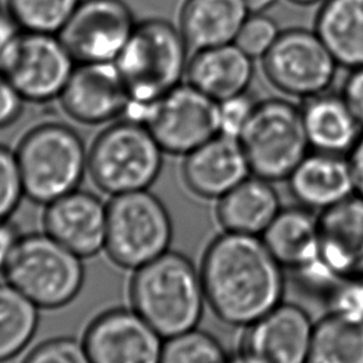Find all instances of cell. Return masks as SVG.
Instances as JSON below:
<instances>
[{
	"mask_svg": "<svg viewBox=\"0 0 363 363\" xmlns=\"http://www.w3.org/2000/svg\"><path fill=\"white\" fill-rule=\"evenodd\" d=\"M284 270L262 238L224 232L203 257L207 303L223 323L247 328L283 303Z\"/></svg>",
	"mask_w": 363,
	"mask_h": 363,
	"instance_id": "1",
	"label": "cell"
},
{
	"mask_svg": "<svg viewBox=\"0 0 363 363\" xmlns=\"http://www.w3.org/2000/svg\"><path fill=\"white\" fill-rule=\"evenodd\" d=\"M189 50L179 28L171 21L153 18L137 23L115 60L130 97L126 118L142 122L148 107L183 84Z\"/></svg>",
	"mask_w": 363,
	"mask_h": 363,
	"instance_id": "2",
	"label": "cell"
},
{
	"mask_svg": "<svg viewBox=\"0 0 363 363\" xmlns=\"http://www.w3.org/2000/svg\"><path fill=\"white\" fill-rule=\"evenodd\" d=\"M128 293L132 308L164 340L197 328L207 303L201 270L171 250L133 270Z\"/></svg>",
	"mask_w": 363,
	"mask_h": 363,
	"instance_id": "3",
	"label": "cell"
},
{
	"mask_svg": "<svg viewBox=\"0 0 363 363\" xmlns=\"http://www.w3.org/2000/svg\"><path fill=\"white\" fill-rule=\"evenodd\" d=\"M16 157L26 197L44 206L79 189L89 171V152L80 135L57 122L28 132Z\"/></svg>",
	"mask_w": 363,
	"mask_h": 363,
	"instance_id": "4",
	"label": "cell"
},
{
	"mask_svg": "<svg viewBox=\"0 0 363 363\" xmlns=\"http://www.w3.org/2000/svg\"><path fill=\"white\" fill-rule=\"evenodd\" d=\"M82 260L45 232L30 233L21 235L3 274L38 308L56 310L80 294L85 283Z\"/></svg>",
	"mask_w": 363,
	"mask_h": 363,
	"instance_id": "5",
	"label": "cell"
},
{
	"mask_svg": "<svg viewBox=\"0 0 363 363\" xmlns=\"http://www.w3.org/2000/svg\"><path fill=\"white\" fill-rule=\"evenodd\" d=\"M161 146L142 122L126 118L102 131L89 151V172L102 192L145 191L161 174Z\"/></svg>",
	"mask_w": 363,
	"mask_h": 363,
	"instance_id": "6",
	"label": "cell"
},
{
	"mask_svg": "<svg viewBox=\"0 0 363 363\" xmlns=\"http://www.w3.org/2000/svg\"><path fill=\"white\" fill-rule=\"evenodd\" d=\"M171 214L148 189L113 196L107 203L105 252L113 264L136 270L168 252Z\"/></svg>",
	"mask_w": 363,
	"mask_h": 363,
	"instance_id": "7",
	"label": "cell"
},
{
	"mask_svg": "<svg viewBox=\"0 0 363 363\" xmlns=\"http://www.w3.org/2000/svg\"><path fill=\"white\" fill-rule=\"evenodd\" d=\"M254 176L272 182L289 176L310 152L301 107L286 99L257 102L238 138Z\"/></svg>",
	"mask_w": 363,
	"mask_h": 363,
	"instance_id": "8",
	"label": "cell"
},
{
	"mask_svg": "<svg viewBox=\"0 0 363 363\" xmlns=\"http://www.w3.org/2000/svg\"><path fill=\"white\" fill-rule=\"evenodd\" d=\"M296 275L321 296L338 280L363 278V197L354 193L320 212L318 262Z\"/></svg>",
	"mask_w": 363,
	"mask_h": 363,
	"instance_id": "9",
	"label": "cell"
},
{
	"mask_svg": "<svg viewBox=\"0 0 363 363\" xmlns=\"http://www.w3.org/2000/svg\"><path fill=\"white\" fill-rule=\"evenodd\" d=\"M262 61L275 89L303 101L330 91L340 67L318 33L303 28L281 31Z\"/></svg>",
	"mask_w": 363,
	"mask_h": 363,
	"instance_id": "10",
	"label": "cell"
},
{
	"mask_svg": "<svg viewBox=\"0 0 363 363\" xmlns=\"http://www.w3.org/2000/svg\"><path fill=\"white\" fill-rule=\"evenodd\" d=\"M76 64L57 34L21 30L6 51L0 74L26 101L48 102L60 97Z\"/></svg>",
	"mask_w": 363,
	"mask_h": 363,
	"instance_id": "11",
	"label": "cell"
},
{
	"mask_svg": "<svg viewBox=\"0 0 363 363\" xmlns=\"http://www.w3.org/2000/svg\"><path fill=\"white\" fill-rule=\"evenodd\" d=\"M142 123L164 153L184 157L219 135L218 102L186 81L148 107Z\"/></svg>",
	"mask_w": 363,
	"mask_h": 363,
	"instance_id": "12",
	"label": "cell"
},
{
	"mask_svg": "<svg viewBox=\"0 0 363 363\" xmlns=\"http://www.w3.org/2000/svg\"><path fill=\"white\" fill-rule=\"evenodd\" d=\"M136 26L123 0H81L57 35L77 64L115 62Z\"/></svg>",
	"mask_w": 363,
	"mask_h": 363,
	"instance_id": "13",
	"label": "cell"
},
{
	"mask_svg": "<svg viewBox=\"0 0 363 363\" xmlns=\"http://www.w3.org/2000/svg\"><path fill=\"white\" fill-rule=\"evenodd\" d=\"M91 363H161L164 338L133 308L106 310L86 328Z\"/></svg>",
	"mask_w": 363,
	"mask_h": 363,
	"instance_id": "14",
	"label": "cell"
},
{
	"mask_svg": "<svg viewBox=\"0 0 363 363\" xmlns=\"http://www.w3.org/2000/svg\"><path fill=\"white\" fill-rule=\"evenodd\" d=\"M313 328L305 308L279 303L247 326L242 353L257 363H308Z\"/></svg>",
	"mask_w": 363,
	"mask_h": 363,
	"instance_id": "15",
	"label": "cell"
},
{
	"mask_svg": "<svg viewBox=\"0 0 363 363\" xmlns=\"http://www.w3.org/2000/svg\"><path fill=\"white\" fill-rule=\"evenodd\" d=\"M61 105L75 121L100 125L126 115L130 97L115 62L76 64Z\"/></svg>",
	"mask_w": 363,
	"mask_h": 363,
	"instance_id": "16",
	"label": "cell"
},
{
	"mask_svg": "<svg viewBox=\"0 0 363 363\" xmlns=\"http://www.w3.org/2000/svg\"><path fill=\"white\" fill-rule=\"evenodd\" d=\"M45 207L46 234L82 259L105 250L107 204L94 193L76 189Z\"/></svg>",
	"mask_w": 363,
	"mask_h": 363,
	"instance_id": "17",
	"label": "cell"
},
{
	"mask_svg": "<svg viewBox=\"0 0 363 363\" xmlns=\"http://www.w3.org/2000/svg\"><path fill=\"white\" fill-rule=\"evenodd\" d=\"M250 174L239 140L223 135L189 152L182 166L184 184L203 199H220Z\"/></svg>",
	"mask_w": 363,
	"mask_h": 363,
	"instance_id": "18",
	"label": "cell"
},
{
	"mask_svg": "<svg viewBox=\"0 0 363 363\" xmlns=\"http://www.w3.org/2000/svg\"><path fill=\"white\" fill-rule=\"evenodd\" d=\"M289 189L303 207L323 212L354 194L347 156L310 151L288 178Z\"/></svg>",
	"mask_w": 363,
	"mask_h": 363,
	"instance_id": "19",
	"label": "cell"
},
{
	"mask_svg": "<svg viewBox=\"0 0 363 363\" xmlns=\"http://www.w3.org/2000/svg\"><path fill=\"white\" fill-rule=\"evenodd\" d=\"M254 61L235 43L194 51L186 81L213 101H224L247 94L255 76Z\"/></svg>",
	"mask_w": 363,
	"mask_h": 363,
	"instance_id": "20",
	"label": "cell"
},
{
	"mask_svg": "<svg viewBox=\"0 0 363 363\" xmlns=\"http://www.w3.org/2000/svg\"><path fill=\"white\" fill-rule=\"evenodd\" d=\"M305 135L311 151L347 156L363 128L341 94L323 92L301 106Z\"/></svg>",
	"mask_w": 363,
	"mask_h": 363,
	"instance_id": "21",
	"label": "cell"
},
{
	"mask_svg": "<svg viewBox=\"0 0 363 363\" xmlns=\"http://www.w3.org/2000/svg\"><path fill=\"white\" fill-rule=\"evenodd\" d=\"M281 208L274 183L250 174L218 199L216 216L225 232L259 237Z\"/></svg>",
	"mask_w": 363,
	"mask_h": 363,
	"instance_id": "22",
	"label": "cell"
},
{
	"mask_svg": "<svg viewBox=\"0 0 363 363\" xmlns=\"http://www.w3.org/2000/svg\"><path fill=\"white\" fill-rule=\"evenodd\" d=\"M249 11L242 0H184L178 28L192 50L232 44Z\"/></svg>",
	"mask_w": 363,
	"mask_h": 363,
	"instance_id": "23",
	"label": "cell"
},
{
	"mask_svg": "<svg viewBox=\"0 0 363 363\" xmlns=\"http://www.w3.org/2000/svg\"><path fill=\"white\" fill-rule=\"evenodd\" d=\"M262 238L284 269L295 274L318 262V216L308 208H281Z\"/></svg>",
	"mask_w": 363,
	"mask_h": 363,
	"instance_id": "24",
	"label": "cell"
},
{
	"mask_svg": "<svg viewBox=\"0 0 363 363\" xmlns=\"http://www.w3.org/2000/svg\"><path fill=\"white\" fill-rule=\"evenodd\" d=\"M315 31L338 65L348 70L363 66V0H325Z\"/></svg>",
	"mask_w": 363,
	"mask_h": 363,
	"instance_id": "25",
	"label": "cell"
},
{
	"mask_svg": "<svg viewBox=\"0 0 363 363\" xmlns=\"http://www.w3.org/2000/svg\"><path fill=\"white\" fill-rule=\"evenodd\" d=\"M308 363H363V318L326 313L315 323Z\"/></svg>",
	"mask_w": 363,
	"mask_h": 363,
	"instance_id": "26",
	"label": "cell"
},
{
	"mask_svg": "<svg viewBox=\"0 0 363 363\" xmlns=\"http://www.w3.org/2000/svg\"><path fill=\"white\" fill-rule=\"evenodd\" d=\"M40 308L18 289L0 283V363L19 356L35 336Z\"/></svg>",
	"mask_w": 363,
	"mask_h": 363,
	"instance_id": "27",
	"label": "cell"
},
{
	"mask_svg": "<svg viewBox=\"0 0 363 363\" xmlns=\"http://www.w3.org/2000/svg\"><path fill=\"white\" fill-rule=\"evenodd\" d=\"M81 0H8L21 30L59 34Z\"/></svg>",
	"mask_w": 363,
	"mask_h": 363,
	"instance_id": "28",
	"label": "cell"
},
{
	"mask_svg": "<svg viewBox=\"0 0 363 363\" xmlns=\"http://www.w3.org/2000/svg\"><path fill=\"white\" fill-rule=\"evenodd\" d=\"M161 363H230V358L217 337L193 328L164 340Z\"/></svg>",
	"mask_w": 363,
	"mask_h": 363,
	"instance_id": "29",
	"label": "cell"
},
{
	"mask_svg": "<svg viewBox=\"0 0 363 363\" xmlns=\"http://www.w3.org/2000/svg\"><path fill=\"white\" fill-rule=\"evenodd\" d=\"M280 33L277 21L267 14H249L234 43L254 60H262Z\"/></svg>",
	"mask_w": 363,
	"mask_h": 363,
	"instance_id": "30",
	"label": "cell"
},
{
	"mask_svg": "<svg viewBox=\"0 0 363 363\" xmlns=\"http://www.w3.org/2000/svg\"><path fill=\"white\" fill-rule=\"evenodd\" d=\"M24 197L16 152L0 146V223L9 220Z\"/></svg>",
	"mask_w": 363,
	"mask_h": 363,
	"instance_id": "31",
	"label": "cell"
},
{
	"mask_svg": "<svg viewBox=\"0 0 363 363\" xmlns=\"http://www.w3.org/2000/svg\"><path fill=\"white\" fill-rule=\"evenodd\" d=\"M21 363L91 362L82 341L74 337H55L36 345Z\"/></svg>",
	"mask_w": 363,
	"mask_h": 363,
	"instance_id": "32",
	"label": "cell"
},
{
	"mask_svg": "<svg viewBox=\"0 0 363 363\" xmlns=\"http://www.w3.org/2000/svg\"><path fill=\"white\" fill-rule=\"evenodd\" d=\"M328 313L363 318V278L343 279L323 293Z\"/></svg>",
	"mask_w": 363,
	"mask_h": 363,
	"instance_id": "33",
	"label": "cell"
},
{
	"mask_svg": "<svg viewBox=\"0 0 363 363\" xmlns=\"http://www.w3.org/2000/svg\"><path fill=\"white\" fill-rule=\"evenodd\" d=\"M257 101L247 94L218 102L219 135L239 138L252 117Z\"/></svg>",
	"mask_w": 363,
	"mask_h": 363,
	"instance_id": "34",
	"label": "cell"
},
{
	"mask_svg": "<svg viewBox=\"0 0 363 363\" xmlns=\"http://www.w3.org/2000/svg\"><path fill=\"white\" fill-rule=\"evenodd\" d=\"M24 101L16 87L0 74V130L11 126L21 117Z\"/></svg>",
	"mask_w": 363,
	"mask_h": 363,
	"instance_id": "35",
	"label": "cell"
},
{
	"mask_svg": "<svg viewBox=\"0 0 363 363\" xmlns=\"http://www.w3.org/2000/svg\"><path fill=\"white\" fill-rule=\"evenodd\" d=\"M341 95L351 107L358 123L363 128V66L350 70L343 82Z\"/></svg>",
	"mask_w": 363,
	"mask_h": 363,
	"instance_id": "36",
	"label": "cell"
},
{
	"mask_svg": "<svg viewBox=\"0 0 363 363\" xmlns=\"http://www.w3.org/2000/svg\"><path fill=\"white\" fill-rule=\"evenodd\" d=\"M21 26H18L8 6H0V67L9 50L13 41L21 33Z\"/></svg>",
	"mask_w": 363,
	"mask_h": 363,
	"instance_id": "37",
	"label": "cell"
},
{
	"mask_svg": "<svg viewBox=\"0 0 363 363\" xmlns=\"http://www.w3.org/2000/svg\"><path fill=\"white\" fill-rule=\"evenodd\" d=\"M21 234L9 222L0 223V272H4L11 262Z\"/></svg>",
	"mask_w": 363,
	"mask_h": 363,
	"instance_id": "38",
	"label": "cell"
},
{
	"mask_svg": "<svg viewBox=\"0 0 363 363\" xmlns=\"http://www.w3.org/2000/svg\"><path fill=\"white\" fill-rule=\"evenodd\" d=\"M347 158L352 171L354 192L363 197V132L356 145L348 153Z\"/></svg>",
	"mask_w": 363,
	"mask_h": 363,
	"instance_id": "39",
	"label": "cell"
},
{
	"mask_svg": "<svg viewBox=\"0 0 363 363\" xmlns=\"http://www.w3.org/2000/svg\"><path fill=\"white\" fill-rule=\"evenodd\" d=\"M250 14H265L278 0H242Z\"/></svg>",
	"mask_w": 363,
	"mask_h": 363,
	"instance_id": "40",
	"label": "cell"
},
{
	"mask_svg": "<svg viewBox=\"0 0 363 363\" xmlns=\"http://www.w3.org/2000/svg\"><path fill=\"white\" fill-rule=\"evenodd\" d=\"M291 4L298 6H321L325 0H288Z\"/></svg>",
	"mask_w": 363,
	"mask_h": 363,
	"instance_id": "41",
	"label": "cell"
},
{
	"mask_svg": "<svg viewBox=\"0 0 363 363\" xmlns=\"http://www.w3.org/2000/svg\"><path fill=\"white\" fill-rule=\"evenodd\" d=\"M230 363H257L252 361V358L247 357L244 353L240 352L237 357L230 358Z\"/></svg>",
	"mask_w": 363,
	"mask_h": 363,
	"instance_id": "42",
	"label": "cell"
}]
</instances>
